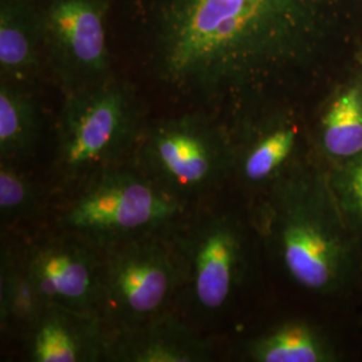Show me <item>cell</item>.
I'll return each mask as SVG.
<instances>
[{
    "mask_svg": "<svg viewBox=\"0 0 362 362\" xmlns=\"http://www.w3.org/2000/svg\"><path fill=\"white\" fill-rule=\"evenodd\" d=\"M45 27L66 93L110 76L105 11L100 0H52Z\"/></svg>",
    "mask_w": 362,
    "mask_h": 362,
    "instance_id": "9",
    "label": "cell"
},
{
    "mask_svg": "<svg viewBox=\"0 0 362 362\" xmlns=\"http://www.w3.org/2000/svg\"><path fill=\"white\" fill-rule=\"evenodd\" d=\"M45 207L38 184L19 164L0 161V218L3 226H16L35 219Z\"/></svg>",
    "mask_w": 362,
    "mask_h": 362,
    "instance_id": "18",
    "label": "cell"
},
{
    "mask_svg": "<svg viewBox=\"0 0 362 362\" xmlns=\"http://www.w3.org/2000/svg\"><path fill=\"white\" fill-rule=\"evenodd\" d=\"M245 354L254 362H338L342 353L324 327L308 320L275 325L245 344Z\"/></svg>",
    "mask_w": 362,
    "mask_h": 362,
    "instance_id": "14",
    "label": "cell"
},
{
    "mask_svg": "<svg viewBox=\"0 0 362 362\" xmlns=\"http://www.w3.org/2000/svg\"><path fill=\"white\" fill-rule=\"evenodd\" d=\"M254 224L231 208L202 203L175 228L185 264L177 313L194 320L219 318L246 282Z\"/></svg>",
    "mask_w": 362,
    "mask_h": 362,
    "instance_id": "5",
    "label": "cell"
},
{
    "mask_svg": "<svg viewBox=\"0 0 362 362\" xmlns=\"http://www.w3.org/2000/svg\"><path fill=\"white\" fill-rule=\"evenodd\" d=\"M214 346L177 311L129 330L109 333L106 361L207 362Z\"/></svg>",
    "mask_w": 362,
    "mask_h": 362,
    "instance_id": "12",
    "label": "cell"
},
{
    "mask_svg": "<svg viewBox=\"0 0 362 362\" xmlns=\"http://www.w3.org/2000/svg\"><path fill=\"white\" fill-rule=\"evenodd\" d=\"M173 231L101 250L97 314L109 333L177 311L185 264Z\"/></svg>",
    "mask_w": 362,
    "mask_h": 362,
    "instance_id": "7",
    "label": "cell"
},
{
    "mask_svg": "<svg viewBox=\"0 0 362 362\" xmlns=\"http://www.w3.org/2000/svg\"><path fill=\"white\" fill-rule=\"evenodd\" d=\"M61 194L54 227L100 250L170 233L196 207L129 163L101 170Z\"/></svg>",
    "mask_w": 362,
    "mask_h": 362,
    "instance_id": "3",
    "label": "cell"
},
{
    "mask_svg": "<svg viewBox=\"0 0 362 362\" xmlns=\"http://www.w3.org/2000/svg\"><path fill=\"white\" fill-rule=\"evenodd\" d=\"M144 125L134 93L112 76L67 93L52 158L61 194L101 170L127 164Z\"/></svg>",
    "mask_w": 362,
    "mask_h": 362,
    "instance_id": "4",
    "label": "cell"
},
{
    "mask_svg": "<svg viewBox=\"0 0 362 362\" xmlns=\"http://www.w3.org/2000/svg\"><path fill=\"white\" fill-rule=\"evenodd\" d=\"M233 180L254 200L314 155L308 136L291 117H274L233 133Z\"/></svg>",
    "mask_w": 362,
    "mask_h": 362,
    "instance_id": "10",
    "label": "cell"
},
{
    "mask_svg": "<svg viewBox=\"0 0 362 362\" xmlns=\"http://www.w3.org/2000/svg\"><path fill=\"white\" fill-rule=\"evenodd\" d=\"M149 64L175 97L239 104L308 52L315 0H144Z\"/></svg>",
    "mask_w": 362,
    "mask_h": 362,
    "instance_id": "1",
    "label": "cell"
},
{
    "mask_svg": "<svg viewBox=\"0 0 362 362\" xmlns=\"http://www.w3.org/2000/svg\"><path fill=\"white\" fill-rule=\"evenodd\" d=\"M311 141L324 165L362 153V76L333 93L318 117Z\"/></svg>",
    "mask_w": 362,
    "mask_h": 362,
    "instance_id": "13",
    "label": "cell"
},
{
    "mask_svg": "<svg viewBox=\"0 0 362 362\" xmlns=\"http://www.w3.org/2000/svg\"><path fill=\"white\" fill-rule=\"evenodd\" d=\"M33 362H101L107 357L109 332L95 314L47 305L25 336Z\"/></svg>",
    "mask_w": 362,
    "mask_h": 362,
    "instance_id": "11",
    "label": "cell"
},
{
    "mask_svg": "<svg viewBox=\"0 0 362 362\" xmlns=\"http://www.w3.org/2000/svg\"><path fill=\"white\" fill-rule=\"evenodd\" d=\"M38 112L26 86L1 79L0 161L21 164L38 143Z\"/></svg>",
    "mask_w": 362,
    "mask_h": 362,
    "instance_id": "16",
    "label": "cell"
},
{
    "mask_svg": "<svg viewBox=\"0 0 362 362\" xmlns=\"http://www.w3.org/2000/svg\"><path fill=\"white\" fill-rule=\"evenodd\" d=\"M325 168L337 206L362 243V153Z\"/></svg>",
    "mask_w": 362,
    "mask_h": 362,
    "instance_id": "19",
    "label": "cell"
},
{
    "mask_svg": "<svg viewBox=\"0 0 362 362\" xmlns=\"http://www.w3.org/2000/svg\"><path fill=\"white\" fill-rule=\"evenodd\" d=\"M35 35L26 13L16 4H3L0 13L1 79L26 86L38 71Z\"/></svg>",
    "mask_w": 362,
    "mask_h": 362,
    "instance_id": "17",
    "label": "cell"
},
{
    "mask_svg": "<svg viewBox=\"0 0 362 362\" xmlns=\"http://www.w3.org/2000/svg\"><path fill=\"white\" fill-rule=\"evenodd\" d=\"M52 228L13 246L25 270L47 305L98 315L103 251Z\"/></svg>",
    "mask_w": 362,
    "mask_h": 362,
    "instance_id": "8",
    "label": "cell"
},
{
    "mask_svg": "<svg viewBox=\"0 0 362 362\" xmlns=\"http://www.w3.org/2000/svg\"><path fill=\"white\" fill-rule=\"evenodd\" d=\"M47 303L27 274L15 247L1 250L0 324L8 333L23 337Z\"/></svg>",
    "mask_w": 362,
    "mask_h": 362,
    "instance_id": "15",
    "label": "cell"
},
{
    "mask_svg": "<svg viewBox=\"0 0 362 362\" xmlns=\"http://www.w3.org/2000/svg\"><path fill=\"white\" fill-rule=\"evenodd\" d=\"M132 167L181 200L199 206L233 181V134L211 113H192L144 125Z\"/></svg>",
    "mask_w": 362,
    "mask_h": 362,
    "instance_id": "6",
    "label": "cell"
},
{
    "mask_svg": "<svg viewBox=\"0 0 362 362\" xmlns=\"http://www.w3.org/2000/svg\"><path fill=\"white\" fill-rule=\"evenodd\" d=\"M252 203L255 233L296 285L330 299L361 284V240L344 219L315 153Z\"/></svg>",
    "mask_w": 362,
    "mask_h": 362,
    "instance_id": "2",
    "label": "cell"
}]
</instances>
